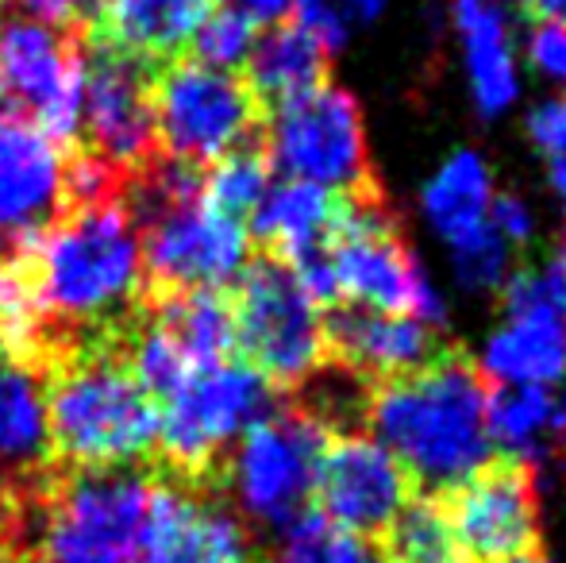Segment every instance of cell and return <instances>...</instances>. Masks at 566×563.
I'll return each mask as SVG.
<instances>
[{"label":"cell","instance_id":"obj_1","mask_svg":"<svg viewBox=\"0 0 566 563\" xmlns=\"http://www.w3.org/2000/svg\"><path fill=\"white\" fill-rule=\"evenodd\" d=\"M490 394L482 363L467 347L443 344L420 367L374 378L366 428L409 471L417 494L436 498L493 456Z\"/></svg>","mask_w":566,"mask_h":563},{"label":"cell","instance_id":"obj_2","mask_svg":"<svg viewBox=\"0 0 566 563\" xmlns=\"http://www.w3.org/2000/svg\"><path fill=\"white\" fill-rule=\"evenodd\" d=\"M127 340L85 347L43 375L59 467H143L155 459L158 402L135 378Z\"/></svg>","mask_w":566,"mask_h":563},{"label":"cell","instance_id":"obj_3","mask_svg":"<svg viewBox=\"0 0 566 563\" xmlns=\"http://www.w3.org/2000/svg\"><path fill=\"white\" fill-rule=\"evenodd\" d=\"M282 406L285 394L239 359L193 371L158 406V448L150 471L220 494L224 463L239 436L270 421Z\"/></svg>","mask_w":566,"mask_h":563},{"label":"cell","instance_id":"obj_4","mask_svg":"<svg viewBox=\"0 0 566 563\" xmlns=\"http://www.w3.org/2000/svg\"><path fill=\"white\" fill-rule=\"evenodd\" d=\"M155 471L59 467L39 487L35 556L51 563H135Z\"/></svg>","mask_w":566,"mask_h":563},{"label":"cell","instance_id":"obj_5","mask_svg":"<svg viewBox=\"0 0 566 563\" xmlns=\"http://www.w3.org/2000/svg\"><path fill=\"white\" fill-rule=\"evenodd\" d=\"M270 113L239 70L181 54L155 74V139L178 163L209 170L231 150L262 147Z\"/></svg>","mask_w":566,"mask_h":563},{"label":"cell","instance_id":"obj_6","mask_svg":"<svg viewBox=\"0 0 566 563\" xmlns=\"http://www.w3.org/2000/svg\"><path fill=\"white\" fill-rule=\"evenodd\" d=\"M235 359L259 371L270 386L293 394L324 363L321 305L297 274L274 256H254L228 285Z\"/></svg>","mask_w":566,"mask_h":563},{"label":"cell","instance_id":"obj_7","mask_svg":"<svg viewBox=\"0 0 566 563\" xmlns=\"http://www.w3.org/2000/svg\"><path fill=\"white\" fill-rule=\"evenodd\" d=\"M266 150L274 170H285L293 181L321 186L347 201H386L366 150L363 113L355 97L332 82L270 113Z\"/></svg>","mask_w":566,"mask_h":563},{"label":"cell","instance_id":"obj_8","mask_svg":"<svg viewBox=\"0 0 566 563\" xmlns=\"http://www.w3.org/2000/svg\"><path fill=\"white\" fill-rule=\"evenodd\" d=\"M328 432L290 398L270 421L239 436L224 463L220 494L259 529H290L313 510V487Z\"/></svg>","mask_w":566,"mask_h":563},{"label":"cell","instance_id":"obj_9","mask_svg":"<svg viewBox=\"0 0 566 563\" xmlns=\"http://www.w3.org/2000/svg\"><path fill=\"white\" fill-rule=\"evenodd\" d=\"M324 259L339 301L440 324V298L412 263V251L386 201H347L324 243Z\"/></svg>","mask_w":566,"mask_h":563},{"label":"cell","instance_id":"obj_10","mask_svg":"<svg viewBox=\"0 0 566 563\" xmlns=\"http://www.w3.org/2000/svg\"><path fill=\"white\" fill-rule=\"evenodd\" d=\"M82 39L85 31L0 8V97L28 113L62 155L77 143Z\"/></svg>","mask_w":566,"mask_h":563},{"label":"cell","instance_id":"obj_11","mask_svg":"<svg viewBox=\"0 0 566 563\" xmlns=\"http://www.w3.org/2000/svg\"><path fill=\"white\" fill-rule=\"evenodd\" d=\"M155 74L132 54L101 43L85 31L82 39V116L77 150L97 158L116 174L135 170L158 150L155 139Z\"/></svg>","mask_w":566,"mask_h":563},{"label":"cell","instance_id":"obj_12","mask_svg":"<svg viewBox=\"0 0 566 563\" xmlns=\"http://www.w3.org/2000/svg\"><path fill=\"white\" fill-rule=\"evenodd\" d=\"M436 498L470 563H505L539 552L536 471L516 451L490 456L459 487Z\"/></svg>","mask_w":566,"mask_h":563},{"label":"cell","instance_id":"obj_13","mask_svg":"<svg viewBox=\"0 0 566 563\" xmlns=\"http://www.w3.org/2000/svg\"><path fill=\"white\" fill-rule=\"evenodd\" d=\"M135 232H139L150 293L228 290L251 259V236L243 220L209 209L205 197L158 212Z\"/></svg>","mask_w":566,"mask_h":563},{"label":"cell","instance_id":"obj_14","mask_svg":"<svg viewBox=\"0 0 566 563\" xmlns=\"http://www.w3.org/2000/svg\"><path fill=\"white\" fill-rule=\"evenodd\" d=\"M417 498L409 471L366 432L328 436L313 487V510L332 525L381 541L397 513Z\"/></svg>","mask_w":566,"mask_h":563},{"label":"cell","instance_id":"obj_15","mask_svg":"<svg viewBox=\"0 0 566 563\" xmlns=\"http://www.w3.org/2000/svg\"><path fill=\"white\" fill-rule=\"evenodd\" d=\"M217 490L155 475L139 563H262L251 529Z\"/></svg>","mask_w":566,"mask_h":563},{"label":"cell","instance_id":"obj_16","mask_svg":"<svg viewBox=\"0 0 566 563\" xmlns=\"http://www.w3.org/2000/svg\"><path fill=\"white\" fill-rule=\"evenodd\" d=\"M66 205V155L0 97V240L39 232Z\"/></svg>","mask_w":566,"mask_h":563},{"label":"cell","instance_id":"obj_17","mask_svg":"<svg viewBox=\"0 0 566 563\" xmlns=\"http://www.w3.org/2000/svg\"><path fill=\"white\" fill-rule=\"evenodd\" d=\"M324 321V359L350 371L358 378H389L409 367L428 363L448 340L432 332V324L417 316L378 313L339 301L321 313Z\"/></svg>","mask_w":566,"mask_h":563},{"label":"cell","instance_id":"obj_18","mask_svg":"<svg viewBox=\"0 0 566 563\" xmlns=\"http://www.w3.org/2000/svg\"><path fill=\"white\" fill-rule=\"evenodd\" d=\"M217 0H105L90 35L132 54L150 70H163L189 51L205 15Z\"/></svg>","mask_w":566,"mask_h":563},{"label":"cell","instance_id":"obj_19","mask_svg":"<svg viewBox=\"0 0 566 563\" xmlns=\"http://www.w3.org/2000/svg\"><path fill=\"white\" fill-rule=\"evenodd\" d=\"M347 197L328 194L308 181H282L270 186V194L251 212V243L262 256L282 259L285 267H297L305 259L321 256L332 228L339 225Z\"/></svg>","mask_w":566,"mask_h":563},{"label":"cell","instance_id":"obj_20","mask_svg":"<svg viewBox=\"0 0 566 563\" xmlns=\"http://www.w3.org/2000/svg\"><path fill=\"white\" fill-rule=\"evenodd\" d=\"M51 463L43 378L15 355L0 352V482L31 479Z\"/></svg>","mask_w":566,"mask_h":563},{"label":"cell","instance_id":"obj_21","mask_svg":"<svg viewBox=\"0 0 566 563\" xmlns=\"http://www.w3.org/2000/svg\"><path fill=\"white\" fill-rule=\"evenodd\" d=\"M328 59V46L316 35H308L297 20H277L266 35H259L251 59L243 62L239 74L247 77L254 97L266 105V113H274L285 101L305 97V93L321 90L324 82H332Z\"/></svg>","mask_w":566,"mask_h":563},{"label":"cell","instance_id":"obj_22","mask_svg":"<svg viewBox=\"0 0 566 563\" xmlns=\"http://www.w3.org/2000/svg\"><path fill=\"white\" fill-rule=\"evenodd\" d=\"M482 371L490 383L552 386L566 375V324L555 316L509 321L485 347Z\"/></svg>","mask_w":566,"mask_h":563},{"label":"cell","instance_id":"obj_23","mask_svg":"<svg viewBox=\"0 0 566 563\" xmlns=\"http://www.w3.org/2000/svg\"><path fill=\"white\" fill-rule=\"evenodd\" d=\"M462 46H467L470 82L482 113L497 116L516 101V70L505 43V20L493 0H454Z\"/></svg>","mask_w":566,"mask_h":563},{"label":"cell","instance_id":"obj_24","mask_svg":"<svg viewBox=\"0 0 566 563\" xmlns=\"http://www.w3.org/2000/svg\"><path fill=\"white\" fill-rule=\"evenodd\" d=\"M490 170L478 155L459 150L424 189V212L448 240L470 232L490 217Z\"/></svg>","mask_w":566,"mask_h":563},{"label":"cell","instance_id":"obj_25","mask_svg":"<svg viewBox=\"0 0 566 563\" xmlns=\"http://www.w3.org/2000/svg\"><path fill=\"white\" fill-rule=\"evenodd\" d=\"M389 563H470L454 544L440 498L417 494L381 536Z\"/></svg>","mask_w":566,"mask_h":563},{"label":"cell","instance_id":"obj_26","mask_svg":"<svg viewBox=\"0 0 566 563\" xmlns=\"http://www.w3.org/2000/svg\"><path fill=\"white\" fill-rule=\"evenodd\" d=\"M270 186H274V163H270L266 143L231 150L205 170V205L231 220H243L259 209Z\"/></svg>","mask_w":566,"mask_h":563},{"label":"cell","instance_id":"obj_27","mask_svg":"<svg viewBox=\"0 0 566 563\" xmlns=\"http://www.w3.org/2000/svg\"><path fill=\"white\" fill-rule=\"evenodd\" d=\"M262 563H389V560L381 541L347 533V529L332 525L316 510H308L297 525L285 529V541L274 552V560H262Z\"/></svg>","mask_w":566,"mask_h":563},{"label":"cell","instance_id":"obj_28","mask_svg":"<svg viewBox=\"0 0 566 563\" xmlns=\"http://www.w3.org/2000/svg\"><path fill=\"white\" fill-rule=\"evenodd\" d=\"M555 402L547 386H509L497 390L493 383L490 394V440L505 444L509 451L532 444V436L544 425H552Z\"/></svg>","mask_w":566,"mask_h":563},{"label":"cell","instance_id":"obj_29","mask_svg":"<svg viewBox=\"0 0 566 563\" xmlns=\"http://www.w3.org/2000/svg\"><path fill=\"white\" fill-rule=\"evenodd\" d=\"M254 43H259V23L251 15L235 12V8L217 4L205 23L193 35V59L205 62V66L217 70H243V62L251 59Z\"/></svg>","mask_w":566,"mask_h":563},{"label":"cell","instance_id":"obj_30","mask_svg":"<svg viewBox=\"0 0 566 563\" xmlns=\"http://www.w3.org/2000/svg\"><path fill=\"white\" fill-rule=\"evenodd\" d=\"M505 313L509 321H528V316H566V282L559 267H524L505 285Z\"/></svg>","mask_w":566,"mask_h":563},{"label":"cell","instance_id":"obj_31","mask_svg":"<svg viewBox=\"0 0 566 563\" xmlns=\"http://www.w3.org/2000/svg\"><path fill=\"white\" fill-rule=\"evenodd\" d=\"M451 251H454V267H459V279L467 285H493L505 274L509 263V248H505V236L490 225V217L482 225H474L470 232L454 236Z\"/></svg>","mask_w":566,"mask_h":563},{"label":"cell","instance_id":"obj_32","mask_svg":"<svg viewBox=\"0 0 566 563\" xmlns=\"http://www.w3.org/2000/svg\"><path fill=\"white\" fill-rule=\"evenodd\" d=\"M528 132L536 139V147L547 155L552 166V186L566 197V97L547 101L544 108H536L528 121Z\"/></svg>","mask_w":566,"mask_h":563},{"label":"cell","instance_id":"obj_33","mask_svg":"<svg viewBox=\"0 0 566 563\" xmlns=\"http://www.w3.org/2000/svg\"><path fill=\"white\" fill-rule=\"evenodd\" d=\"M101 4H105V0H15V12L31 15V20L54 23V28H66V31H90Z\"/></svg>","mask_w":566,"mask_h":563},{"label":"cell","instance_id":"obj_34","mask_svg":"<svg viewBox=\"0 0 566 563\" xmlns=\"http://www.w3.org/2000/svg\"><path fill=\"white\" fill-rule=\"evenodd\" d=\"M290 20H297L301 28H305L308 35L321 39L328 51H336V46L343 43V20L332 12L328 4H324V0H293Z\"/></svg>","mask_w":566,"mask_h":563},{"label":"cell","instance_id":"obj_35","mask_svg":"<svg viewBox=\"0 0 566 563\" xmlns=\"http://www.w3.org/2000/svg\"><path fill=\"white\" fill-rule=\"evenodd\" d=\"M532 59L544 74L566 82V23H536L532 31Z\"/></svg>","mask_w":566,"mask_h":563},{"label":"cell","instance_id":"obj_36","mask_svg":"<svg viewBox=\"0 0 566 563\" xmlns=\"http://www.w3.org/2000/svg\"><path fill=\"white\" fill-rule=\"evenodd\" d=\"M490 225L497 228L505 240H516V243H524L532 232L528 209H524V201H516V197H497V201H490Z\"/></svg>","mask_w":566,"mask_h":563},{"label":"cell","instance_id":"obj_37","mask_svg":"<svg viewBox=\"0 0 566 563\" xmlns=\"http://www.w3.org/2000/svg\"><path fill=\"white\" fill-rule=\"evenodd\" d=\"M217 4L235 8V12L251 15L254 23H277V20L290 15L293 0H217Z\"/></svg>","mask_w":566,"mask_h":563},{"label":"cell","instance_id":"obj_38","mask_svg":"<svg viewBox=\"0 0 566 563\" xmlns=\"http://www.w3.org/2000/svg\"><path fill=\"white\" fill-rule=\"evenodd\" d=\"M524 8H528L539 23H563L566 20V0H524Z\"/></svg>","mask_w":566,"mask_h":563},{"label":"cell","instance_id":"obj_39","mask_svg":"<svg viewBox=\"0 0 566 563\" xmlns=\"http://www.w3.org/2000/svg\"><path fill=\"white\" fill-rule=\"evenodd\" d=\"M552 425H555V432H559V440H566V398L559 402V406H555Z\"/></svg>","mask_w":566,"mask_h":563},{"label":"cell","instance_id":"obj_40","mask_svg":"<svg viewBox=\"0 0 566 563\" xmlns=\"http://www.w3.org/2000/svg\"><path fill=\"white\" fill-rule=\"evenodd\" d=\"M350 8H355L358 15H374L381 8V0H350Z\"/></svg>","mask_w":566,"mask_h":563},{"label":"cell","instance_id":"obj_41","mask_svg":"<svg viewBox=\"0 0 566 563\" xmlns=\"http://www.w3.org/2000/svg\"><path fill=\"white\" fill-rule=\"evenodd\" d=\"M505 563H547L544 552H532V556H516V560H505Z\"/></svg>","mask_w":566,"mask_h":563},{"label":"cell","instance_id":"obj_42","mask_svg":"<svg viewBox=\"0 0 566 563\" xmlns=\"http://www.w3.org/2000/svg\"><path fill=\"white\" fill-rule=\"evenodd\" d=\"M0 563H51V560H43V556H15V560H0Z\"/></svg>","mask_w":566,"mask_h":563},{"label":"cell","instance_id":"obj_43","mask_svg":"<svg viewBox=\"0 0 566 563\" xmlns=\"http://www.w3.org/2000/svg\"><path fill=\"white\" fill-rule=\"evenodd\" d=\"M555 267H559V274H563V282H566V243H563V259Z\"/></svg>","mask_w":566,"mask_h":563},{"label":"cell","instance_id":"obj_44","mask_svg":"<svg viewBox=\"0 0 566 563\" xmlns=\"http://www.w3.org/2000/svg\"><path fill=\"white\" fill-rule=\"evenodd\" d=\"M0 8H4V0H0Z\"/></svg>","mask_w":566,"mask_h":563}]
</instances>
